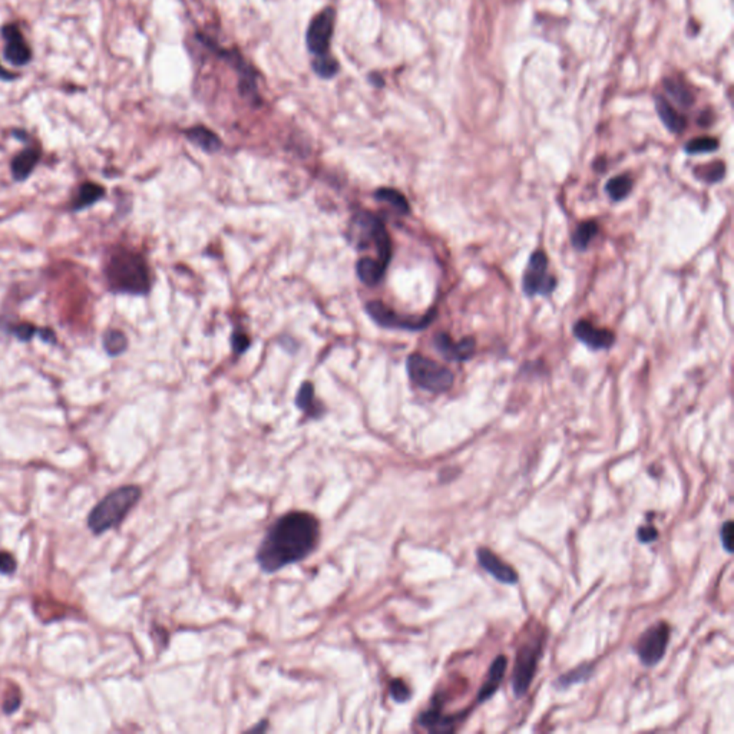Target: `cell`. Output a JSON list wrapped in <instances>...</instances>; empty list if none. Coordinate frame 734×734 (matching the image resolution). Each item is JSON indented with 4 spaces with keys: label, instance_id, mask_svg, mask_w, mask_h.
Wrapping results in <instances>:
<instances>
[{
    "label": "cell",
    "instance_id": "1",
    "mask_svg": "<svg viewBox=\"0 0 734 734\" xmlns=\"http://www.w3.org/2000/svg\"><path fill=\"white\" fill-rule=\"evenodd\" d=\"M320 541V522L310 512L294 510L280 517L267 531L257 549V562L265 572H277L306 560Z\"/></svg>",
    "mask_w": 734,
    "mask_h": 734
},
{
    "label": "cell",
    "instance_id": "2",
    "mask_svg": "<svg viewBox=\"0 0 734 734\" xmlns=\"http://www.w3.org/2000/svg\"><path fill=\"white\" fill-rule=\"evenodd\" d=\"M105 278L114 293L147 294L151 288L149 269L145 258L128 249H115L105 264Z\"/></svg>",
    "mask_w": 734,
    "mask_h": 734
},
{
    "label": "cell",
    "instance_id": "3",
    "mask_svg": "<svg viewBox=\"0 0 734 734\" xmlns=\"http://www.w3.org/2000/svg\"><path fill=\"white\" fill-rule=\"evenodd\" d=\"M141 487L137 485L121 486L108 494L89 514L87 526L97 535L118 526L131 509L141 499Z\"/></svg>",
    "mask_w": 734,
    "mask_h": 734
},
{
    "label": "cell",
    "instance_id": "4",
    "mask_svg": "<svg viewBox=\"0 0 734 734\" xmlns=\"http://www.w3.org/2000/svg\"><path fill=\"white\" fill-rule=\"evenodd\" d=\"M408 373L416 386L431 393L448 392L455 382L453 373L447 366L419 353L409 356Z\"/></svg>",
    "mask_w": 734,
    "mask_h": 734
},
{
    "label": "cell",
    "instance_id": "5",
    "mask_svg": "<svg viewBox=\"0 0 734 734\" xmlns=\"http://www.w3.org/2000/svg\"><path fill=\"white\" fill-rule=\"evenodd\" d=\"M356 226L360 230V249H366L373 242L379 256V261L387 267L392 260V240L383 221L369 212H362L356 218Z\"/></svg>",
    "mask_w": 734,
    "mask_h": 734
},
{
    "label": "cell",
    "instance_id": "6",
    "mask_svg": "<svg viewBox=\"0 0 734 734\" xmlns=\"http://www.w3.org/2000/svg\"><path fill=\"white\" fill-rule=\"evenodd\" d=\"M555 287H557V280L548 273L547 254L544 251H535L529 257L522 277L525 296H548L555 290Z\"/></svg>",
    "mask_w": 734,
    "mask_h": 734
},
{
    "label": "cell",
    "instance_id": "7",
    "mask_svg": "<svg viewBox=\"0 0 734 734\" xmlns=\"http://www.w3.org/2000/svg\"><path fill=\"white\" fill-rule=\"evenodd\" d=\"M541 649H542V641H533L526 642L518 650L517 660H515V669L512 674V688L514 694L517 697H524L531 683L535 677L538 660L541 657Z\"/></svg>",
    "mask_w": 734,
    "mask_h": 734
},
{
    "label": "cell",
    "instance_id": "8",
    "mask_svg": "<svg viewBox=\"0 0 734 734\" xmlns=\"http://www.w3.org/2000/svg\"><path fill=\"white\" fill-rule=\"evenodd\" d=\"M670 626L664 621L657 622L644 633L637 641V654L640 661L647 665H656L664 657L670 641Z\"/></svg>",
    "mask_w": 734,
    "mask_h": 734
},
{
    "label": "cell",
    "instance_id": "9",
    "mask_svg": "<svg viewBox=\"0 0 734 734\" xmlns=\"http://www.w3.org/2000/svg\"><path fill=\"white\" fill-rule=\"evenodd\" d=\"M336 12L333 8H324L311 19L306 33V44L313 56L330 53V42L335 32Z\"/></svg>",
    "mask_w": 734,
    "mask_h": 734
},
{
    "label": "cell",
    "instance_id": "10",
    "mask_svg": "<svg viewBox=\"0 0 734 734\" xmlns=\"http://www.w3.org/2000/svg\"><path fill=\"white\" fill-rule=\"evenodd\" d=\"M369 316L383 327L389 328H403V330H422L426 328L435 319V311H429L428 315L420 317L402 316L389 308L382 301H370L366 306Z\"/></svg>",
    "mask_w": 734,
    "mask_h": 734
},
{
    "label": "cell",
    "instance_id": "11",
    "mask_svg": "<svg viewBox=\"0 0 734 734\" xmlns=\"http://www.w3.org/2000/svg\"><path fill=\"white\" fill-rule=\"evenodd\" d=\"M436 350L449 362H465L471 359L475 353V340L465 337L460 342H453L447 333H437L433 339Z\"/></svg>",
    "mask_w": 734,
    "mask_h": 734
},
{
    "label": "cell",
    "instance_id": "12",
    "mask_svg": "<svg viewBox=\"0 0 734 734\" xmlns=\"http://www.w3.org/2000/svg\"><path fill=\"white\" fill-rule=\"evenodd\" d=\"M574 335L592 350L610 349L615 342V336L611 330L595 327L588 320L576 322L574 326Z\"/></svg>",
    "mask_w": 734,
    "mask_h": 734
},
{
    "label": "cell",
    "instance_id": "13",
    "mask_svg": "<svg viewBox=\"0 0 734 734\" xmlns=\"http://www.w3.org/2000/svg\"><path fill=\"white\" fill-rule=\"evenodd\" d=\"M476 557L481 567L491 574L499 583L515 584L518 581V574L514 571V568L509 567L508 564H503V561H501L497 555L487 548H479L476 551Z\"/></svg>",
    "mask_w": 734,
    "mask_h": 734
},
{
    "label": "cell",
    "instance_id": "14",
    "mask_svg": "<svg viewBox=\"0 0 734 734\" xmlns=\"http://www.w3.org/2000/svg\"><path fill=\"white\" fill-rule=\"evenodd\" d=\"M3 36L6 39V48H5L6 59L16 66L26 65L32 58V52L26 44L24 36H22L20 31L16 26L10 25V26L3 28Z\"/></svg>",
    "mask_w": 734,
    "mask_h": 734
},
{
    "label": "cell",
    "instance_id": "15",
    "mask_svg": "<svg viewBox=\"0 0 734 734\" xmlns=\"http://www.w3.org/2000/svg\"><path fill=\"white\" fill-rule=\"evenodd\" d=\"M506 664H508V660L505 656H498L494 660V662L491 664V669H489L487 677L479 690V694H478L479 703L486 701L487 699H491L497 693L499 684L503 680V676L506 672Z\"/></svg>",
    "mask_w": 734,
    "mask_h": 734
},
{
    "label": "cell",
    "instance_id": "16",
    "mask_svg": "<svg viewBox=\"0 0 734 734\" xmlns=\"http://www.w3.org/2000/svg\"><path fill=\"white\" fill-rule=\"evenodd\" d=\"M40 158V152L36 148H28L19 152L12 161V175L15 181H25L33 172Z\"/></svg>",
    "mask_w": 734,
    "mask_h": 734
},
{
    "label": "cell",
    "instance_id": "17",
    "mask_svg": "<svg viewBox=\"0 0 734 734\" xmlns=\"http://www.w3.org/2000/svg\"><path fill=\"white\" fill-rule=\"evenodd\" d=\"M185 135L194 145L204 149L206 152H217L222 145L217 133H214L206 126H194L191 129H187Z\"/></svg>",
    "mask_w": 734,
    "mask_h": 734
},
{
    "label": "cell",
    "instance_id": "18",
    "mask_svg": "<svg viewBox=\"0 0 734 734\" xmlns=\"http://www.w3.org/2000/svg\"><path fill=\"white\" fill-rule=\"evenodd\" d=\"M656 108H657V112H658V117L661 118L662 124L669 128L672 132L674 133H680L685 129V118L681 117L677 110L667 102L664 98L661 97H657L656 98Z\"/></svg>",
    "mask_w": 734,
    "mask_h": 734
},
{
    "label": "cell",
    "instance_id": "19",
    "mask_svg": "<svg viewBox=\"0 0 734 734\" xmlns=\"http://www.w3.org/2000/svg\"><path fill=\"white\" fill-rule=\"evenodd\" d=\"M419 724L429 731H452L455 726V717L443 716L440 713V708L435 706L420 715Z\"/></svg>",
    "mask_w": 734,
    "mask_h": 734
},
{
    "label": "cell",
    "instance_id": "20",
    "mask_svg": "<svg viewBox=\"0 0 734 734\" xmlns=\"http://www.w3.org/2000/svg\"><path fill=\"white\" fill-rule=\"evenodd\" d=\"M356 269H358V276L362 283L366 285H376L382 281L387 267H385L379 260L362 258L359 260Z\"/></svg>",
    "mask_w": 734,
    "mask_h": 734
},
{
    "label": "cell",
    "instance_id": "21",
    "mask_svg": "<svg viewBox=\"0 0 734 734\" xmlns=\"http://www.w3.org/2000/svg\"><path fill=\"white\" fill-rule=\"evenodd\" d=\"M103 195H105V188L103 187H101L99 184H95V183H85V184H82L79 187L78 194L74 198L72 210L74 211H81V210L91 207L95 203H98Z\"/></svg>",
    "mask_w": 734,
    "mask_h": 734
},
{
    "label": "cell",
    "instance_id": "22",
    "mask_svg": "<svg viewBox=\"0 0 734 734\" xmlns=\"http://www.w3.org/2000/svg\"><path fill=\"white\" fill-rule=\"evenodd\" d=\"M296 403L307 416H311V417H317L323 412V408L317 405L316 399H315V389L308 382L301 385L297 399H296Z\"/></svg>",
    "mask_w": 734,
    "mask_h": 734
},
{
    "label": "cell",
    "instance_id": "23",
    "mask_svg": "<svg viewBox=\"0 0 734 734\" xmlns=\"http://www.w3.org/2000/svg\"><path fill=\"white\" fill-rule=\"evenodd\" d=\"M598 234V226L594 221H584L581 222L575 233L572 234V246L578 251H585L590 246V242L595 238Z\"/></svg>",
    "mask_w": 734,
    "mask_h": 734
},
{
    "label": "cell",
    "instance_id": "24",
    "mask_svg": "<svg viewBox=\"0 0 734 734\" xmlns=\"http://www.w3.org/2000/svg\"><path fill=\"white\" fill-rule=\"evenodd\" d=\"M374 197L379 199V201L382 203H387L390 204L399 214H409L410 211V206L408 203L406 197L399 192L397 190H393V188H381L379 191H376Z\"/></svg>",
    "mask_w": 734,
    "mask_h": 734
},
{
    "label": "cell",
    "instance_id": "25",
    "mask_svg": "<svg viewBox=\"0 0 734 734\" xmlns=\"http://www.w3.org/2000/svg\"><path fill=\"white\" fill-rule=\"evenodd\" d=\"M103 347L109 356H119L126 350L128 339L121 330H106L103 335Z\"/></svg>",
    "mask_w": 734,
    "mask_h": 734
},
{
    "label": "cell",
    "instance_id": "26",
    "mask_svg": "<svg viewBox=\"0 0 734 734\" xmlns=\"http://www.w3.org/2000/svg\"><path fill=\"white\" fill-rule=\"evenodd\" d=\"M633 188V180L628 175H618L610 180L606 185V190L608 195L614 199V201H621L624 199Z\"/></svg>",
    "mask_w": 734,
    "mask_h": 734
},
{
    "label": "cell",
    "instance_id": "27",
    "mask_svg": "<svg viewBox=\"0 0 734 734\" xmlns=\"http://www.w3.org/2000/svg\"><path fill=\"white\" fill-rule=\"evenodd\" d=\"M664 86H665L667 91H669V94L673 97V99L677 101L681 106L688 108V106L693 105L694 95L690 92V89H688L684 83H681L678 81L667 79V81H664Z\"/></svg>",
    "mask_w": 734,
    "mask_h": 734
},
{
    "label": "cell",
    "instance_id": "28",
    "mask_svg": "<svg viewBox=\"0 0 734 734\" xmlns=\"http://www.w3.org/2000/svg\"><path fill=\"white\" fill-rule=\"evenodd\" d=\"M311 65H313L315 72L323 79H330V78H333L339 72V62L335 58H333L330 53L322 55V56H315Z\"/></svg>",
    "mask_w": 734,
    "mask_h": 734
},
{
    "label": "cell",
    "instance_id": "29",
    "mask_svg": "<svg viewBox=\"0 0 734 734\" xmlns=\"http://www.w3.org/2000/svg\"><path fill=\"white\" fill-rule=\"evenodd\" d=\"M719 148V141L716 138H711V137H699V138H694L690 142H687L685 145V152L690 153V155H696V153H707V152H713Z\"/></svg>",
    "mask_w": 734,
    "mask_h": 734
},
{
    "label": "cell",
    "instance_id": "30",
    "mask_svg": "<svg viewBox=\"0 0 734 734\" xmlns=\"http://www.w3.org/2000/svg\"><path fill=\"white\" fill-rule=\"evenodd\" d=\"M592 673V669L590 665H581L578 667V669L569 672L568 674L565 676H561L560 678V685L562 687H568V685H572V684H576V683H581L584 680H587Z\"/></svg>",
    "mask_w": 734,
    "mask_h": 734
},
{
    "label": "cell",
    "instance_id": "31",
    "mask_svg": "<svg viewBox=\"0 0 734 734\" xmlns=\"http://www.w3.org/2000/svg\"><path fill=\"white\" fill-rule=\"evenodd\" d=\"M724 164L722 162H716L713 165H707L706 168H699V176L701 178L703 181L706 183H710V184H715V183H719L722 178L724 176Z\"/></svg>",
    "mask_w": 734,
    "mask_h": 734
},
{
    "label": "cell",
    "instance_id": "32",
    "mask_svg": "<svg viewBox=\"0 0 734 734\" xmlns=\"http://www.w3.org/2000/svg\"><path fill=\"white\" fill-rule=\"evenodd\" d=\"M410 694L412 693L409 690V687H408V684L403 680L396 678V680H393L390 683V696H392V699L394 701L405 703V701H408L410 699Z\"/></svg>",
    "mask_w": 734,
    "mask_h": 734
},
{
    "label": "cell",
    "instance_id": "33",
    "mask_svg": "<svg viewBox=\"0 0 734 734\" xmlns=\"http://www.w3.org/2000/svg\"><path fill=\"white\" fill-rule=\"evenodd\" d=\"M10 331L13 333V335L22 340V342H29L36 333H39L40 330H37L35 326L32 324H16V326H12Z\"/></svg>",
    "mask_w": 734,
    "mask_h": 734
},
{
    "label": "cell",
    "instance_id": "34",
    "mask_svg": "<svg viewBox=\"0 0 734 734\" xmlns=\"http://www.w3.org/2000/svg\"><path fill=\"white\" fill-rule=\"evenodd\" d=\"M16 571V560L10 552L0 551V574H13Z\"/></svg>",
    "mask_w": 734,
    "mask_h": 734
},
{
    "label": "cell",
    "instance_id": "35",
    "mask_svg": "<svg viewBox=\"0 0 734 734\" xmlns=\"http://www.w3.org/2000/svg\"><path fill=\"white\" fill-rule=\"evenodd\" d=\"M720 537H722V544L724 547V549L731 553L733 552V522L728 521L726 522L723 526H722V532H720Z\"/></svg>",
    "mask_w": 734,
    "mask_h": 734
},
{
    "label": "cell",
    "instance_id": "36",
    "mask_svg": "<svg viewBox=\"0 0 734 734\" xmlns=\"http://www.w3.org/2000/svg\"><path fill=\"white\" fill-rule=\"evenodd\" d=\"M637 537H638L640 542L650 544V542L657 540L658 532H657V529L654 526H640L638 531H637Z\"/></svg>",
    "mask_w": 734,
    "mask_h": 734
},
{
    "label": "cell",
    "instance_id": "37",
    "mask_svg": "<svg viewBox=\"0 0 734 734\" xmlns=\"http://www.w3.org/2000/svg\"><path fill=\"white\" fill-rule=\"evenodd\" d=\"M250 342H249V337L246 335H242V333H235V335L233 336V346H234V351L237 353H242L244 350H246L249 347Z\"/></svg>",
    "mask_w": 734,
    "mask_h": 734
},
{
    "label": "cell",
    "instance_id": "38",
    "mask_svg": "<svg viewBox=\"0 0 734 734\" xmlns=\"http://www.w3.org/2000/svg\"><path fill=\"white\" fill-rule=\"evenodd\" d=\"M0 78H8V79L10 78V74H8V72L2 68V65H0Z\"/></svg>",
    "mask_w": 734,
    "mask_h": 734
}]
</instances>
